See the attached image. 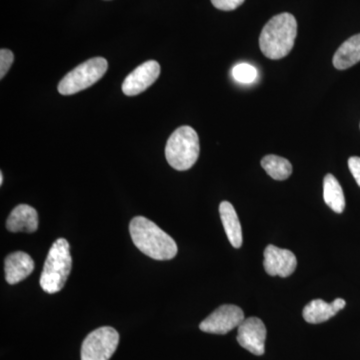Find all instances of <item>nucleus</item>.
I'll use <instances>...</instances> for the list:
<instances>
[{
  "label": "nucleus",
  "instance_id": "nucleus-1",
  "mask_svg": "<svg viewBox=\"0 0 360 360\" xmlns=\"http://www.w3.org/2000/svg\"><path fill=\"white\" fill-rule=\"evenodd\" d=\"M129 232L134 245L148 257L156 260H169L176 257L174 239L151 220L134 217L130 221Z\"/></svg>",
  "mask_w": 360,
  "mask_h": 360
},
{
  "label": "nucleus",
  "instance_id": "nucleus-2",
  "mask_svg": "<svg viewBox=\"0 0 360 360\" xmlns=\"http://www.w3.org/2000/svg\"><path fill=\"white\" fill-rule=\"evenodd\" d=\"M297 35V22L292 14L284 13L274 16L260 33L259 47L269 59H281L290 54Z\"/></svg>",
  "mask_w": 360,
  "mask_h": 360
},
{
  "label": "nucleus",
  "instance_id": "nucleus-3",
  "mask_svg": "<svg viewBox=\"0 0 360 360\" xmlns=\"http://www.w3.org/2000/svg\"><path fill=\"white\" fill-rule=\"evenodd\" d=\"M72 266L70 243L65 238H58L47 255L44 270L40 276V286L49 295H54L65 288Z\"/></svg>",
  "mask_w": 360,
  "mask_h": 360
},
{
  "label": "nucleus",
  "instance_id": "nucleus-4",
  "mask_svg": "<svg viewBox=\"0 0 360 360\" xmlns=\"http://www.w3.org/2000/svg\"><path fill=\"white\" fill-rule=\"evenodd\" d=\"M200 150V139L195 130L184 125L170 135L165 148V156L170 167L184 172L195 165Z\"/></svg>",
  "mask_w": 360,
  "mask_h": 360
},
{
  "label": "nucleus",
  "instance_id": "nucleus-5",
  "mask_svg": "<svg viewBox=\"0 0 360 360\" xmlns=\"http://www.w3.org/2000/svg\"><path fill=\"white\" fill-rule=\"evenodd\" d=\"M108 60L94 58L82 63L68 72L58 84V92L63 96H72L89 89L103 78L108 71Z\"/></svg>",
  "mask_w": 360,
  "mask_h": 360
},
{
  "label": "nucleus",
  "instance_id": "nucleus-6",
  "mask_svg": "<svg viewBox=\"0 0 360 360\" xmlns=\"http://www.w3.org/2000/svg\"><path fill=\"white\" fill-rule=\"evenodd\" d=\"M120 343V335L110 326L90 333L82 347V360H110Z\"/></svg>",
  "mask_w": 360,
  "mask_h": 360
},
{
  "label": "nucleus",
  "instance_id": "nucleus-7",
  "mask_svg": "<svg viewBox=\"0 0 360 360\" xmlns=\"http://www.w3.org/2000/svg\"><path fill=\"white\" fill-rule=\"evenodd\" d=\"M245 312L233 304H224L215 309L200 324L201 331L212 335H226L245 321Z\"/></svg>",
  "mask_w": 360,
  "mask_h": 360
},
{
  "label": "nucleus",
  "instance_id": "nucleus-8",
  "mask_svg": "<svg viewBox=\"0 0 360 360\" xmlns=\"http://www.w3.org/2000/svg\"><path fill=\"white\" fill-rule=\"evenodd\" d=\"M160 75V65L158 61L142 63L125 78L122 84L123 94L127 96H139L155 84Z\"/></svg>",
  "mask_w": 360,
  "mask_h": 360
},
{
  "label": "nucleus",
  "instance_id": "nucleus-9",
  "mask_svg": "<svg viewBox=\"0 0 360 360\" xmlns=\"http://www.w3.org/2000/svg\"><path fill=\"white\" fill-rule=\"evenodd\" d=\"M238 328V341L241 347L255 355L264 354L266 328L262 319L248 317Z\"/></svg>",
  "mask_w": 360,
  "mask_h": 360
},
{
  "label": "nucleus",
  "instance_id": "nucleus-10",
  "mask_svg": "<svg viewBox=\"0 0 360 360\" xmlns=\"http://www.w3.org/2000/svg\"><path fill=\"white\" fill-rule=\"evenodd\" d=\"M297 259L288 250L269 245L264 250V266L269 276L288 277L295 271Z\"/></svg>",
  "mask_w": 360,
  "mask_h": 360
},
{
  "label": "nucleus",
  "instance_id": "nucleus-11",
  "mask_svg": "<svg viewBox=\"0 0 360 360\" xmlns=\"http://www.w3.org/2000/svg\"><path fill=\"white\" fill-rule=\"evenodd\" d=\"M34 270L32 257L22 251L11 253L4 262L6 278L9 284H16L25 281Z\"/></svg>",
  "mask_w": 360,
  "mask_h": 360
},
{
  "label": "nucleus",
  "instance_id": "nucleus-12",
  "mask_svg": "<svg viewBox=\"0 0 360 360\" xmlns=\"http://www.w3.org/2000/svg\"><path fill=\"white\" fill-rule=\"evenodd\" d=\"M345 304L347 302L342 298H336L335 302L331 303L326 302L322 300H314L303 309V319L309 323H322L328 321L331 317L338 314V311L345 309Z\"/></svg>",
  "mask_w": 360,
  "mask_h": 360
},
{
  "label": "nucleus",
  "instance_id": "nucleus-13",
  "mask_svg": "<svg viewBox=\"0 0 360 360\" xmlns=\"http://www.w3.org/2000/svg\"><path fill=\"white\" fill-rule=\"evenodd\" d=\"M6 229L11 232H32L39 229V214L37 210L27 205H20L9 214Z\"/></svg>",
  "mask_w": 360,
  "mask_h": 360
},
{
  "label": "nucleus",
  "instance_id": "nucleus-14",
  "mask_svg": "<svg viewBox=\"0 0 360 360\" xmlns=\"http://www.w3.org/2000/svg\"><path fill=\"white\" fill-rule=\"evenodd\" d=\"M219 213L229 243L234 248H241L243 243V229L233 205L229 201H222L219 205Z\"/></svg>",
  "mask_w": 360,
  "mask_h": 360
},
{
  "label": "nucleus",
  "instance_id": "nucleus-15",
  "mask_svg": "<svg viewBox=\"0 0 360 360\" xmlns=\"http://www.w3.org/2000/svg\"><path fill=\"white\" fill-rule=\"evenodd\" d=\"M360 61V33L345 40L333 56L336 70H345Z\"/></svg>",
  "mask_w": 360,
  "mask_h": 360
},
{
  "label": "nucleus",
  "instance_id": "nucleus-16",
  "mask_svg": "<svg viewBox=\"0 0 360 360\" xmlns=\"http://www.w3.org/2000/svg\"><path fill=\"white\" fill-rule=\"evenodd\" d=\"M323 200L326 205L336 213H342L345 208V193L338 180L333 174H328L323 179Z\"/></svg>",
  "mask_w": 360,
  "mask_h": 360
},
{
  "label": "nucleus",
  "instance_id": "nucleus-17",
  "mask_svg": "<svg viewBox=\"0 0 360 360\" xmlns=\"http://www.w3.org/2000/svg\"><path fill=\"white\" fill-rule=\"evenodd\" d=\"M262 167L266 174L276 180H285L292 174V165L285 158L269 155L262 160Z\"/></svg>",
  "mask_w": 360,
  "mask_h": 360
},
{
  "label": "nucleus",
  "instance_id": "nucleus-18",
  "mask_svg": "<svg viewBox=\"0 0 360 360\" xmlns=\"http://www.w3.org/2000/svg\"><path fill=\"white\" fill-rule=\"evenodd\" d=\"M232 75L236 82L241 84H252L257 77V70L255 66L248 63H240L234 66L232 70Z\"/></svg>",
  "mask_w": 360,
  "mask_h": 360
},
{
  "label": "nucleus",
  "instance_id": "nucleus-19",
  "mask_svg": "<svg viewBox=\"0 0 360 360\" xmlns=\"http://www.w3.org/2000/svg\"><path fill=\"white\" fill-rule=\"evenodd\" d=\"M14 56L9 49H2L0 51V78L6 77L9 68L13 65Z\"/></svg>",
  "mask_w": 360,
  "mask_h": 360
},
{
  "label": "nucleus",
  "instance_id": "nucleus-20",
  "mask_svg": "<svg viewBox=\"0 0 360 360\" xmlns=\"http://www.w3.org/2000/svg\"><path fill=\"white\" fill-rule=\"evenodd\" d=\"M212 6L219 11H231L240 6L245 0H210Z\"/></svg>",
  "mask_w": 360,
  "mask_h": 360
},
{
  "label": "nucleus",
  "instance_id": "nucleus-21",
  "mask_svg": "<svg viewBox=\"0 0 360 360\" xmlns=\"http://www.w3.org/2000/svg\"><path fill=\"white\" fill-rule=\"evenodd\" d=\"M348 167L350 172L354 175L355 181L360 186V158L359 156H352L348 160Z\"/></svg>",
  "mask_w": 360,
  "mask_h": 360
},
{
  "label": "nucleus",
  "instance_id": "nucleus-22",
  "mask_svg": "<svg viewBox=\"0 0 360 360\" xmlns=\"http://www.w3.org/2000/svg\"><path fill=\"white\" fill-rule=\"evenodd\" d=\"M2 184H4V174L0 172V186H2Z\"/></svg>",
  "mask_w": 360,
  "mask_h": 360
}]
</instances>
